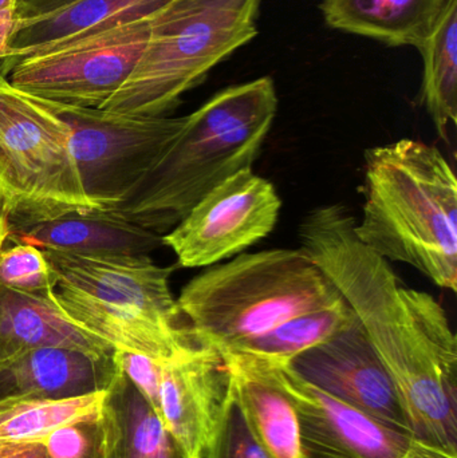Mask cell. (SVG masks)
I'll return each mask as SVG.
<instances>
[{
	"mask_svg": "<svg viewBox=\"0 0 457 458\" xmlns=\"http://www.w3.org/2000/svg\"><path fill=\"white\" fill-rule=\"evenodd\" d=\"M354 228L356 217L346 207H318L300 223V250L359 318L410 432L457 452V338L447 312L431 293L405 285Z\"/></svg>",
	"mask_w": 457,
	"mask_h": 458,
	"instance_id": "1",
	"label": "cell"
},
{
	"mask_svg": "<svg viewBox=\"0 0 457 458\" xmlns=\"http://www.w3.org/2000/svg\"><path fill=\"white\" fill-rule=\"evenodd\" d=\"M270 77L231 86L192 114L168 152L114 208L139 227L165 234L217 185L252 168L275 120Z\"/></svg>",
	"mask_w": 457,
	"mask_h": 458,
	"instance_id": "2",
	"label": "cell"
},
{
	"mask_svg": "<svg viewBox=\"0 0 457 458\" xmlns=\"http://www.w3.org/2000/svg\"><path fill=\"white\" fill-rule=\"evenodd\" d=\"M362 193V244L456 293L457 182L440 149L410 139L368 149Z\"/></svg>",
	"mask_w": 457,
	"mask_h": 458,
	"instance_id": "3",
	"label": "cell"
},
{
	"mask_svg": "<svg viewBox=\"0 0 457 458\" xmlns=\"http://www.w3.org/2000/svg\"><path fill=\"white\" fill-rule=\"evenodd\" d=\"M43 252L51 301L117 352L163 362L195 339L169 285L173 267L157 266L149 255Z\"/></svg>",
	"mask_w": 457,
	"mask_h": 458,
	"instance_id": "4",
	"label": "cell"
},
{
	"mask_svg": "<svg viewBox=\"0 0 457 458\" xmlns=\"http://www.w3.org/2000/svg\"><path fill=\"white\" fill-rule=\"evenodd\" d=\"M343 299L305 250L278 248L209 266L177 304L193 335L222 352Z\"/></svg>",
	"mask_w": 457,
	"mask_h": 458,
	"instance_id": "5",
	"label": "cell"
},
{
	"mask_svg": "<svg viewBox=\"0 0 457 458\" xmlns=\"http://www.w3.org/2000/svg\"><path fill=\"white\" fill-rule=\"evenodd\" d=\"M260 0H173L150 19L147 47L105 112L160 117L258 34Z\"/></svg>",
	"mask_w": 457,
	"mask_h": 458,
	"instance_id": "6",
	"label": "cell"
},
{
	"mask_svg": "<svg viewBox=\"0 0 457 458\" xmlns=\"http://www.w3.org/2000/svg\"><path fill=\"white\" fill-rule=\"evenodd\" d=\"M70 141L69 125L45 101L0 80V211L7 225L98 209Z\"/></svg>",
	"mask_w": 457,
	"mask_h": 458,
	"instance_id": "7",
	"label": "cell"
},
{
	"mask_svg": "<svg viewBox=\"0 0 457 458\" xmlns=\"http://www.w3.org/2000/svg\"><path fill=\"white\" fill-rule=\"evenodd\" d=\"M45 104L69 125L83 188L101 211L125 200L168 152L187 121V115L148 117Z\"/></svg>",
	"mask_w": 457,
	"mask_h": 458,
	"instance_id": "8",
	"label": "cell"
},
{
	"mask_svg": "<svg viewBox=\"0 0 457 458\" xmlns=\"http://www.w3.org/2000/svg\"><path fill=\"white\" fill-rule=\"evenodd\" d=\"M150 19L21 56L13 62L8 81L35 98L102 109L125 85L141 59Z\"/></svg>",
	"mask_w": 457,
	"mask_h": 458,
	"instance_id": "9",
	"label": "cell"
},
{
	"mask_svg": "<svg viewBox=\"0 0 457 458\" xmlns=\"http://www.w3.org/2000/svg\"><path fill=\"white\" fill-rule=\"evenodd\" d=\"M282 201L275 187L243 169L207 193L187 216L163 234L184 268L214 266L241 255L275 228Z\"/></svg>",
	"mask_w": 457,
	"mask_h": 458,
	"instance_id": "10",
	"label": "cell"
},
{
	"mask_svg": "<svg viewBox=\"0 0 457 458\" xmlns=\"http://www.w3.org/2000/svg\"><path fill=\"white\" fill-rule=\"evenodd\" d=\"M274 362L300 417L302 458H457V452L329 397L286 362Z\"/></svg>",
	"mask_w": 457,
	"mask_h": 458,
	"instance_id": "11",
	"label": "cell"
},
{
	"mask_svg": "<svg viewBox=\"0 0 457 458\" xmlns=\"http://www.w3.org/2000/svg\"><path fill=\"white\" fill-rule=\"evenodd\" d=\"M286 363L300 378L329 397L410 432L394 382L359 318Z\"/></svg>",
	"mask_w": 457,
	"mask_h": 458,
	"instance_id": "12",
	"label": "cell"
},
{
	"mask_svg": "<svg viewBox=\"0 0 457 458\" xmlns=\"http://www.w3.org/2000/svg\"><path fill=\"white\" fill-rule=\"evenodd\" d=\"M230 395L222 354L198 338L161 363L158 416L185 458H203Z\"/></svg>",
	"mask_w": 457,
	"mask_h": 458,
	"instance_id": "13",
	"label": "cell"
},
{
	"mask_svg": "<svg viewBox=\"0 0 457 458\" xmlns=\"http://www.w3.org/2000/svg\"><path fill=\"white\" fill-rule=\"evenodd\" d=\"M173 0H18L10 75L16 59L59 43L153 18Z\"/></svg>",
	"mask_w": 457,
	"mask_h": 458,
	"instance_id": "14",
	"label": "cell"
},
{
	"mask_svg": "<svg viewBox=\"0 0 457 458\" xmlns=\"http://www.w3.org/2000/svg\"><path fill=\"white\" fill-rule=\"evenodd\" d=\"M231 392L249 429L270 458H302L297 408L274 360L241 352H219Z\"/></svg>",
	"mask_w": 457,
	"mask_h": 458,
	"instance_id": "15",
	"label": "cell"
},
{
	"mask_svg": "<svg viewBox=\"0 0 457 458\" xmlns=\"http://www.w3.org/2000/svg\"><path fill=\"white\" fill-rule=\"evenodd\" d=\"M120 373L118 352L98 355L64 347L31 350L0 363V401L62 400L106 392Z\"/></svg>",
	"mask_w": 457,
	"mask_h": 458,
	"instance_id": "16",
	"label": "cell"
},
{
	"mask_svg": "<svg viewBox=\"0 0 457 458\" xmlns=\"http://www.w3.org/2000/svg\"><path fill=\"white\" fill-rule=\"evenodd\" d=\"M7 242L86 255H149L164 245L163 234L101 209L7 225Z\"/></svg>",
	"mask_w": 457,
	"mask_h": 458,
	"instance_id": "17",
	"label": "cell"
},
{
	"mask_svg": "<svg viewBox=\"0 0 457 458\" xmlns=\"http://www.w3.org/2000/svg\"><path fill=\"white\" fill-rule=\"evenodd\" d=\"M43 347L98 355L117 352L67 319L48 293H29L0 285V363Z\"/></svg>",
	"mask_w": 457,
	"mask_h": 458,
	"instance_id": "18",
	"label": "cell"
},
{
	"mask_svg": "<svg viewBox=\"0 0 457 458\" xmlns=\"http://www.w3.org/2000/svg\"><path fill=\"white\" fill-rule=\"evenodd\" d=\"M97 458H185L163 420L121 371L97 420Z\"/></svg>",
	"mask_w": 457,
	"mask_h": 458,
	"instance_id": "19",
	"label": "cell"
},
{
	"mask_svg": "<svg viewBox=\"0 0 457 458\" xmlns=\"http://www.w3.org/2000/svg\"><path fill=\"white\" fill-rule=\"evenodd\" d=\"M448 0H322L327 26L420 50Z\"/></svg>",
	"mask_w": 457,
	"mask_h": 458,
	"instance_id": "20",
	"label": "cell"
},
{
	"mask_svg": "<svg viewBox=\"0 0 457 458\" xmlns=\"http://www.w3.org/2000/svg\"><path fill=\"white\" fill-rule=\"evenodd\" d=\"M423 101L445 141L457 123V0H448L434 31L420 48Z\"/></svg>",
	"mask_w": 457,
	"mask_h": 458,
	"instance_id": "21",
	"label": "cell"
},
{
	"mask_svg": "<svg viewBox=\"0 0 457 458\" xmlns=\"http://www.w3.org/2000/svg\"><path fill=\"white\" fill-rule=\"evenodd\" d=\"M106 392L62 400L29 397L2 400L0 440L42 443L50 433L59 428L80 422L97 421Z\"/></svg>",
	"mask_w": 457,
	"mask_h": 458,
	"instance_id": "22",
	"label": "cell"
},
{
	"mask_svg": "<svg viewBox=\"0 0 457 458\" xmlns=\"http://www.w3.org/2000/svg\"><path fill=\"white\" fill-rule=\"evenodd\" d=\"M354 319L356 314L343 299L333 306L292 318L258 338L222 352H247L266 360L287 362L300 352L332 338Z\"/></svg>",
	"mask_w": 457,
	"mask_h": 458,
	"instance_id": "23",
	"label": "cell"
},
{
	"mask_svg": "<svg viewBox=\"0 0 457 458\" xmlns=\"http://www.w3.org/2000/svg\"><path fill=\"white\" fill-rule=\"evenodd\" d=\"M3 245L0 250V285L29 293H48L51 272L40 248L30 244Z\"/></svg>",
	"mask_w": 457,
	"mask_h": 458,
	"instance_id": "24",
	"label": "cell"
},
{
	"mask_svg": "<svg viewBox=\"0 0 457 458\" xmlns=\"http://www.w3.org/2000/svg\"><path fill=\"white\" fill-rule=\"evenodd\" d=\"M203 458H270L249 429L231 386L222 419Z\"/></svg>",
	"mask_w": 457,
	"mask_h": 458,
	"instance_id": "25",
	"label": "cell"
},
{
	"mask_svg": "<svg viewBox=\"0 0 457 458\" xmlns=\"http://www.w3.org/2000/svg\"><path fill=\"white\" fill-rule=\"evenodd\" d=\"M42 443L47 458H97V421L59 428Z\"/></svg>",
	"mask_w": 457,
	"mask_h": 458,
	"instance_id": "26",
	"label": "cell"
},
{
	"mask_svg": "<svg viewBox=\"0 0 457 458\" xmlns=\"http://www.w3.org/2000/svg\"><path fill=\"white\" fill-rule=\"evenodd\" d=\"M121 371L158 414L161 360L134 352H118Z\"/></svg>",
	"mask_w": 457,
	"mask_h": 458,
	"instance_id": "27",
	"label": "cell"
},
{
	"mask_svg": "<svg viewBox=\"0 0 457 458\" xmlns=\"http://www.w3.org/2000/svg\"><path fill=\"white\" fill-rule=\"evenodd\" d=\"M16 24V10L0 13V61L11 55V39Z\"/></svg>",
	"mask_w": 457,
	"mask_h": 458,
	"instance_id": "28",
	"label": "cell"
},
{
	"mask_svg": "<svg viewBox=\"0 0 457 458\" xmlns=\"http://www.w3.org/2000/svg\"><path fill=\"white\" fill-rule=\"evenodd\" d=\"M16 4H18V0H0V13L16 10Z\"/></svg>",
	"mask_w": 457,
	"mask_h": 458,
	"instance_id": "29",
	"label": "cell"
},
{
	"mask_svg": "<svg viewBox=\"0 0 457 458\" xmlns=\"http://www.w3.org/2000/svg\"><path fill=\"white\" fill-rule=\"evenodd\" d=\"M2 78H8V72L7 70H5L4 62H3V59L0 61V80H2Z\"/></svg>",
	"mask_w": 457,
	"mask_h": 458,
	"instance_id": "30",
	"label": "cell"
},
{
	"mask_svg": "<svg viewBox=\"0 0 457 458\" xmlns=\"http://www.w3.org/2000/svg\"><path fill=\"white\" fill-rule=\"evenodd\" d=\"M4 244H5V242H4ZM4 244H3V245H4ZM3 245H0V250H2Z\"/></svg>",
	"mask_w": 457,
	"mask_h": 458,
	"instance_id": "31",
	"label": "cell"
}]
</instances>
